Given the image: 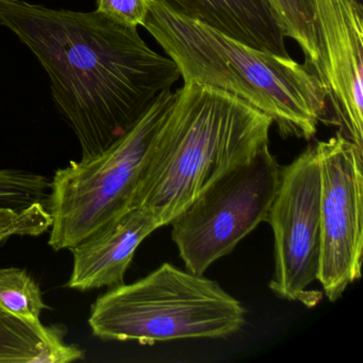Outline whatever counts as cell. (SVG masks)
Instances as JSON below:
<instances>
[{"label":"cell","mask_w":363,"mask_h":363,"mask_svg":"<svg viewBox=\"0 0 363 363\" xmlns=\"http://www.w3.org/2000/svg\"><path fill=\"white\" fill-rule=\"evenodd\" d=\"M0 26L16 33L48 72L55 103L78 138L82 159L116 143L180 78L175 62L152 50L135 27L97 10L0 0Z\"/></svg>","instance_id":"obj_1"},{"label":"cell","mask_w":363,"mask_h":363,"mask_svg":"<svg viewBox=\"0 0 363 363\" xmlns=\"http://www.w3.org/2000/svg\"><path fill=\"white\" fill-rule=\"evenodd\" d=\"M273 120L235 95L184 84L161 125L131 207L161 227L231 167L269 145Z\"/></svg>","instance_id":"obj_2"},{"label":"cell","mask_w":363,"mask_h":363,"mask_svg":"<svg viewBox=\"0 0 363 363\" xmlns=\"http://www.w3.org/2000/svg\"><path fill=\"white\" fill-rule=\"evenodd\" d=\"M144 28L179 69L184 84L224 91L273 120L284 138L311 140L324 122L320 80L290 56L263 52L150 0Z\"/></svg>","instance_id":"obj_3"},{"label":"cell","mask_w":363,"mask_h":363,"mask_svg":"<svg viewBox=\"0 0 363 363\" xmlns=\"http://www.w3.org/2000/svg\"><path fill=\"white\" fill-rule=\"evenodd\" d=\"M245 314L218 282L165 262L99 297L89 325L99 339L155 344L227 337L241 330Z\"/></svg>","instance_id":"obj_4"},{"label":"cell","mask_w":363,"mask_h":363,"mask_svg":"<svg viewBox=\"0 0 363 363\" xmlns=\"http://www.w3.org/2000/svg\"><path fill=\"white\" fill-rule=\"evenodd\" d=\"M176 92L165 91L139 122L109 148L90 159L72 161L52 180L48 244L71 250L131 207L135 188L150 158Z\"/></svg>","instance_id":"obj_5"},{"label":"cell","mask_w":363,"mask_h":363,"mask_svg":"<svg viewBox=\"0 0 363 363\" xmlns=\"http://www.w3.org/2000/svg\"><path fill=\"white\" fill-rule=\"evenodd\" d=\"M280 174L281 167L265 146L216 178L174 218L172 239L186 269L203 275L267 222Z\"/></svg>","instance_id":"obj_6"},{"label":"cell","mask_w":363,"mask_h":363,"mask_svg":"<svg viewBox=\"0 0 363 363\" xmlns=\"http://www.w3.org/2000/svg\"><path fill=\"white\" fill-rule=\"evenodd\" d=\"M322 174L318 280L335 301L361 277L363 148L337 133L315 144Z\"/></svg>","instance_id":"obj_7"},{"label":"cell","mask_w":363,"mask_h":363,"mask_svg":"<svg viewBox=\"0 0 363 363\" xmlns=\"http://www.w3.org/2000/svg\"><path fill=\"white\" fill-rule=\"evenodd\" d=\"M322 174L315 145L281 169L267 222L274 233L275 271L269 288L280 298L312 303L320 259Z\"/></svg>","instance_id":"obj_8"},{"label":"cell","mask_w":363,"mask_h":363,"mask_svg":"<svg viewBox=\"0 0 363 363\" xmlns=\"http://www.w3.org/2000/svg\"><path fill=\"white\" fill-rule=\"evenodd\" d=\"M329 124L363 148V9L358 0H311Z\"/></svg>","instance_id":"obj_9"},{"label":"cell","mask_w":363,"mask_h":363,"mask_svg":"<svg viewBox=\"0 0 363 363\" xmlns=\"http://www.w3.org/2000/svg\"><path fill=\"white\" fill-rule=\"evenodd\" d=\"M160 227L147 210L129 208L71 248L74 264L67 286L89 291L125 284V273L135 250Z\"/></svg>","instance_id":"obj_10"},{"label":"cell","mask_w":363,"mask_h":363,"mask_svg":"<svg viewBox=\"0 0 363 363\" xmlns=\"http://www.w3.org/2000/svg\"><path fill=\"white\" fill-rule=\"evenodd\" d=\"M177 13L241 43L289 57L286 33L269 0H160Z\"/></svg>","instance_id":"obj_11"},{"label":"cell","mask_w":363,"mask_h":363,"mask_svg":"<svg viewBox=\"0 0 363 363\" xmlns=\"http://www.w3.org/2000/svg\"><path fill=\"white\" fill-rule=\"evenodd\" d=\"M277 13L286 37L298 44L310 71L320 69V52L314 24L311 0H269Z\"/></svg>","instance_id":"obj_12"},{"label":"cell","mask_w":363,"mask_h":363,"mask_svg":"<svg viewBox=\"0 0 363 363\" xmlns=\"http://www.w3.org/2000/svg\"><path fill=\"white\" fill-rule=\"evenodd\" d=\"M44 308L41 289L25 269H0V309L31 324H40Z\"/></svg>","instance_id":"obj_13"},{"label":"cell","mask_w":363,"mask_h":363,"mask_svg":"<svg viewBox=\"0 0 363 363\" xmlns=\"http://www.w3.org/2000/svg\"><path fill=\"white\" fill-rule=\"evenodd\" d=\"M52 182L45 176L23 169H0V206L28 208L50 205Z\"/></svg>","instance_id":"obj_14"},{"label":"cell","mask_w":363,"mask_h":363,"mask_svg":"<svg viewBox=\"0 0 363 363\" xmlns=\"http://www.w3.org/2000/svg\"><path fill=\"white\" fill-rule=\"evenodd\" d=\"M150 0H97V11L118 24L128 27L144 26Z\"/></svg>","instance_id":"obj_15"}]
</instances>
